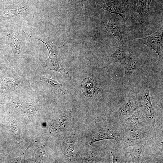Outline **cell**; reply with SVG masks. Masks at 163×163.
I'll list each match as a JSON object with an SVG mask.
<instances>
[{"label": "cell", "mask_w": 163, "mask_h": 163, "mask_svg": "<svg viewBox=\"0 0 163 163\" xmlns=\"http://www.w3.org/2000/svg\"><path fill=\"white\" fill-rule=\"evenodd\" d=\"M150 85L148 82L142 83L138 88L135 95L138 108L144 113L149 127L154 129L156 126V114L150 97Z\"/></svg>", "instance_id": "1"}, {"label": "cell", "mask_w": 163, "mask_h": 163, "mask_svg": "<svg viewBox=\"0 0 163 163\" xmlns=\"http://www.w3.org/2000/svg\"><path fill=\"white\" fill-rule=\"evenodd\" d=\"M163 26L151 35L140 38H136L130 42V45L143 44L155 50L158 55V62L162 66L163 60Z\"/></svg>", "instance_id": "2"}, {"label": "cell", "mask_w": 163, "mask_h": 163, "mask_svg": "<svg viewBox=\"0 0 163 163\" xmlns=\"http://www.w3.org/2000/svg\"><path fill=\"white\" fill-rule=\"evenodd\" d=\"M42 41L46 45L49 53L46 65L47 69L59 72L64 77H67L69 73L63 67L59 48L54 46L51 41L48 43Z\"/></svg>", "instance_id": "3"}, {"label": "cell", "mask_w": 163, "mask_h": 163, "mask_svg": "<svg viewBox=\"0 0 163 163\" xmlns=\"http://www.w3.org/2000/svg\"><path fill=\"white\" fill-rule=\"evenodd\" d=\"M150 129L144 126L137 131L128 132L126 135L124 136L120 146L125 148L146 142Z\"/></svg>", "instance_id": "4"}, {"label": "cell", "mask_w": 163, "mask_h": 163, "mask_svg": "<svg viewBox=\"0 0 163 163\" xmlns=\"http://www.w3.org/2000/svg\"><path fill=\"white\" fill-rule=\"evenodd\" d=\"M138 109L123 120L124 127L127 132L137 131L145 126L147 123L144 115L140 110Z\"/></svg>", "instance_id": "5"}, {"label": "cell", "mask_w": 163, "mask_h": 163, "mask_svg": "<svg viewBox=\"0 0 163 163\" xmlns=\"http://www.w3.org/2000/svg\"><path fill=\"white\" fill-rule=\"evenodd\" d=\"M149 10L147 0H135L130 12V17L139 24L147 22Z\"/></svg>", "instance_id": "6"}, {"label": "cell", "mask_w": 163, "mask_h": 163, "mask_svg": "<svg viewBox=\"0 0 163 163\" xmlns=\"http://www.w3.org/2000/svg\"><path fill=\"white\" fill-rule=\"evenodd\" d=\"M138 109L137 102L135 95H129L121 106L114 113L115 118H125L132 115Z\"/></svg>", "instance_id": "7"}, {"label": "cell", "mask_w": 163, "mask_h": 163, "mask_svg": "<svg viewBox=\"0 0 163 163\" xmlns=\"http://www.w3.org/2000/svg\"><path fill=\"white\" fill-rule=\"evenodd\" d=\"M124 135L119 131L113 129H106L97 130L91 135L90 142L92 143L100 140L111 139L115 140L118 146Z\"/></svg>", "instance_id": "8"}, {"label": "cell", "mask_w": 163, "mask_h": 163, "mask_svg": "<svg viewBox=\"0 0 163 163\" xmlns=\"http://www.w3.org/2000/svg\"><path fill=\"white\" fill-rule=\"evenodd\" d=\"M150 152L145 142L133 146L128 152L132 163H141L151 158Z\"/></svg>", "instance_id": "9"}, {"label": "cell", "mask_w": 163, "mask_h": 163, "mask_svg": "<svg viewBox=\"0 0 163 163\" xmlns=\"http://www.w3.org/2000/svg\"><path fill=\"white\" fill-rule=\"evenodd\" d=\"M143 62L141 59L133 55L129 50L123 62L125 78L128 79L133 72Z\"/></svg>", "instance_id": "10"}, {"label": "cell", "mask_w": 163, "mask_h": 163, "mask_svg": "<svg viewBox=\"0 0 163 163\" xmlns=\"http://www.w3.org/2000/svg\"><path fill=\"white\" fill-rule=\"evenodd\" d=\"M109 29L116 45H128L124 40V34L120 20L115 16L109 21Z\"/></svg>", "instance_id": "11"}, {"label": "cell", "mask_w": 163, "mask_h": 163, "mask_svg": "<svg viewBox=\"0 0 163 163\" xmlns=\"http://www.w3.org/2000/svg\"><path fill=\"white\" fill-rule=\"evenodd\" d=\"M129 50L128 45H116L115 51L107 56V59L110 63L116 62L122 64Z\"/></svg>", "instance_id": "12"}, {"label": "cell", "mask_w": 163, "mask_h": 163, "mask_svg": "<svg viewBox=\"0 0 163 163\" xmlns=\"http://www.w3.org/2000/svg\"><path fill=\"white\" fill-rule=\"evenodd\" d=\"M81 85L83 88L84 94L87 97H93L100 90L97 87V84L93 78L88 77L84 78Z\"/></svg>", "instance_id": "13"}, {"label": "cell", "mask_w": 163, "mask_h": 163, "mask_svg": "<svg viewBox=\"0 0 163 163\" xmlns=\"http://www.w3.org/2000/svg\"><path fill=\"white\" fill-rule=\"evenodd\" d=\"M40 79L51 85L59 94L62 95H64L65 94L66 91L63 88L62 84L59 82L52 75H47L41 76L40 77Z\"/></svg>", "instance_id": "14"}, {"label": "cell", "mask_w": 163, "mask_h": 163, "mask_svg": "<svg viewBox=\"0 0 163 163\" xmlns=\"http://www.w3.org/2000/svg\"><path fill=\"white\" fill-rule=\"evenodd\" d=\"M75 140L74 138H68L66 143L65 155L68 159L70 160L73 157L75 150Z\"/></svg>", "instance_id": "15"}, {"label": "cell", "mask_w": 163, "mask_h": 163, "mask_svg": "<svg viewBox=\"0 0 163 163\" xmlns=\"http://www.w3.org/2000/svg\"><path fill=\"white\" fill-rule=\"evenodd\" d=\"M117 148L111 151L113 158V163L126 162L127 161L122 153L121 147L118 146Z\"/></svg>", "instance_id": "16"}, {"label": "cell", "mask_w": 163, "mask_h": 163, "mask_svg": "<svg viewBox=\"0 0 163 163\" xmlns=\"http://www.w3.org/2000/svg\"><path fill=\"white\" fill-rule=\"evenodd\" d=\"M85 157L86 161L90 162H94L97 159V154L95 151L90 150L87 152Z\"/></svg>", "instance_id": "17"}, {"label": "cell", "mask_w": 163, "mask_h": 163, "mask_svg": "<svg viewBox=\"0 0 163 163\" xmlns=\"http://www.w3.org/2000/svg\"><path fill=\"white\" fill-rule=\"evenodd\" d=\"M152 0H147V8L149 10L150 6Z\"/></svg>", "instance_id": "18"}, {"label": "cell", "mask_w": 163, "mask_h": 163, "mask_svg": "<svg viewBox=\"0 0 163 163\" xmlns=\"http://www.w3.org/2000/svg\"><path fill=\"white\" fill-rule=\"evenodd\" d=\"M127 1H130V0H126Z\"/></svg>", "instance_id": "19"}]
</instances>
